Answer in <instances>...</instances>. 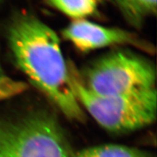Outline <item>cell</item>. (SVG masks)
I'll list each match as a JSON object with an SVG mask.
<instances>
[{
	"label": "cell",
	"instance_id": "9",
	"mask_svg": "<svg viewBox=\"0 0 157 157\" xmlns=\"http://www.w3.org/2000/svg\"><path fill=\"white\" fill-rule=\"evenodd\" d=\"M26 87L24 82L17 81L7 76L0 63V100L8 99L22 93Z\"/></svg>",
	"mask_w": 157,
	"mask_h": 157
},
{
	"label": "cell",
	"instance_id": "2",
	"mask_svg": "<svg viewBox=\"0 0 157 157\" xmlns=\"http://www.w3.org/2000/svg\"><path fill=\"white\" fill-rule=\"evenodd\" d=\"M68 66L76 100L84 111L105 130L113 133L132 132L156 120V88L121 95H96L84 85L75 64L68 61Z\"/></svg>",
	"mask_w": 157,
	"mask_h": 157
},
{
	"label": "cell",
	"instance_id": "5",
	"mask_svg": "<svg viewBox=\"0 0 157 157\" xmlns=\"http://www.w3.org/2000/svg\"><path fill=\"white\" fill-rule=\"evenodd\" d=\"M61 34L63 38L82 52L111 47H132L150 54L155 52L150 42L132 31L104 26L87 19L71 21L63 29Z\"/></svg>",
	"mask_w": 157,
	"mask_h": 157
},
{
	"label": "cell",
	"instance_id": "6",
	"mask_svg": "<svg viewBox=\"0 0 157 157\" xmlns=\"http://www.w3.org/2000/svg\"><path fill=\"white\" fill-rule=\"evenodd\" d=\"M129 25L140 29L157 11V0H112Z\"/></svg>",
	"mask_w": 157,
	"mask_h": 157
},
{
	"label": "cell",
	"instance_id": "1",
	"mask_svg": "<svg viewBox=\"0 0 157 157\" xmlns=\"http://www.w3.org/2000/svg\"><path fill=\"white\" fill-rule=\"evenodd\" d=\"M7 38L15 64L29 81L68 119L85 120L56 31L35 15L23 13L11 24Z\"/></svg>",
	"mask_w": 157,
	"mask_h": 157
},
{
	"label": "cell",
	"instance_id": "7",
	"mask_svg": "<svg viewBox=\"0 0 157 157\" xmlns=\"http://www.w3.org/2000/svg\"><path fill=\"white\" fill-rule=\"evenodd\" d=\"M72 21L87 19L97 14L98 6L103 0H43Z\"/></svg>",
	"mask_w": 157,
	"mask_h": 157
},
{
	"label": "cell",
	"instance_id": "8",
	"mask_svg": "<svg viewBox=\"0 0 157 157\" xmlns=\"http://www.w3.org/2000/svg\"><path fill=\"white\" fill-rule=\"evenodd\" d=\"M72 157H153L146 150L120 144H103L88 147L72 154Z\"/></svg>",
	"mask_w": 157,
	"mask_h": 157
},
{
	"label": "cell",
	"instance_id": "10",
	"mask_svg": "<svg viewBox=\"0 0 157 157\" xmlns=\"http://www.w3.org/2000/svg\"><path fill=\"white\" fill-rule=\"evenodd\" d=\"M2 1H3V0H0V3H1Z\"/></svg>",
	"mask_w": 157,
	"mask_h": 157
},
{
	"label": "cell",
	"instance_id": "3",
	"mask_svg": "<svg viewBox=\"0 0 157 157\" xmlns=\"http://www.w3.org/2000/svg\"><path fill=\"white\" fill-rule=\"evenodd\" d=\"M0 157H72L63 131L53 116L32 111L0 120Z\"/></svg>",
	"mask_w": 157,
	"mask_h": 157
},
{
	"label": "cell",
	"instance_id": "4",
	"mask_svg": "<svg viewBox=\"0 0 157 157\" xmlns=\"http://www.w3.org/2000/svg\"><path fill=\"white\" fill-rule=\"evenodd\" d=\"M79 74L86 88L96 95H121L156 89L154 65L127 50L104 55Z\"/></svg>",
	"mask_w": 157,
	"mask_h": 157
}]
</instances>
